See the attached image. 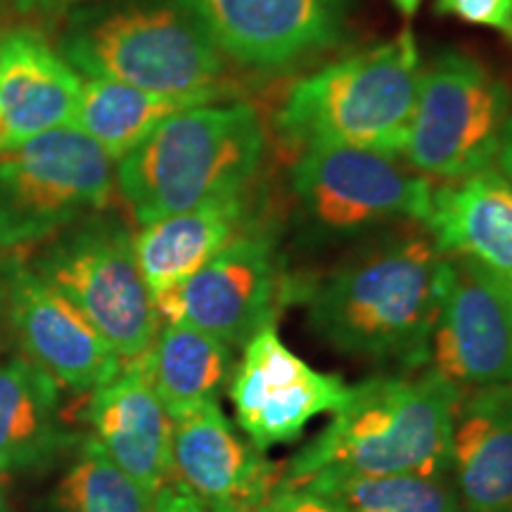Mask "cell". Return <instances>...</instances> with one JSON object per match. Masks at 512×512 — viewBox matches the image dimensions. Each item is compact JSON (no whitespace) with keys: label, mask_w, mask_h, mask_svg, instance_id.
<instances>
[{"label":"cell","mask_w":512,"mask_h":512,"mask_svg":"<svg viewBox=\"0 0 512 512\" xmlns=\"http://www.w3.org/2000/svg\"><path fill=\"white\" fill-rule=\"evenodd\" d=\"M448 256L427 228L406 223L351 249L339 264L299 285L311 330L342 354L403 373L430 361Z\"/></svg>","instance_id":"1"},{"label":"cell","mask_w":512,"mask_h":512,"mask_svg":"<svg viewBox=\"0 0 512 512\" xmlns=\"http://www.w3.org/2000/svg\"><path fill=\"white\" fill-rule=\"evenodd\" d=\"M460 396L463 389L432 368L368 377L351 387L330 425L290 460L280 482L451 472Z\"/></svg>","instance_id":"2"},{"label":"cell","mask_w":512,"mask_h":512,"mask_svg":"<svg viewBox=\"0 0 512 512\" xmlns=\"http://www.w3.org/2000/svg\"><path fill=\"white\" fill-rule=\"evenodd\" d=\"M264 147V126L247 102L188 107L119 159L117 183L136 221L147 226L211 197L245 192Z\"/></svg>","instance_id":"3"},{"label":"cell","mask_w":512,"mask_h":512,"mask_svg":"<svg viewBox=\"0 0 512 512\" xmlns=\"http://www.w3.org/2000/svg\"><path fill=\"white\" fill-rule=\"evenodd\" d=\"M413 31L337 60L297 81L275 126L285 140L309 147H358L401 157L420 88Z\"/></svg>","instance_id":"4"},{"label":"cell","mask_w":512,"mask_h":512,"mask_svg":"<svg viewBox=\"0 0 512 512\" xmlns=\"http://www.w3.org/2000/svg\"><path fill=\"white\" fill-rule=\"evenodd\" d=\"M67 60L91 79H112L207 105L223 98L221 50L200 19L176 5H128L91 19L67 43Z\"/></svg>","instance_id":"5"},{"label":"cell","mask_w":512,"mask_h":512,"mask_svg":"<svg viewBox=\"0 0 512 512\" xmlns=\"http://www.w3.org/2000/svg\"><path fill=\"white\" fill-rule=\"evenodd\" d=\"M512 121V93L477 57L444 50L420 76L403 155L427 178L494 169Z\"/></svg>","instance_id":"6"},{"label":"cell","mask_w":512,"mask_h":512,"mask_svg":"<svg viewBox=\"0 0 512 512\" xmlns=\"http://www.w3.org/2000/svg\"><path fill=\"white\" fill-rule=\"evenodd\" d=\"M432 181L399 157L358 147H309L292 166L304 238L344 242L389 223H425Z\"/></svg>","instance_id":"7"},{"label":"cell","mask_w":512,"mask_h":512,"mask_svg":"<svg viewBox=\"0 0 512 512\" xmlns=\"http://www.w3.org/2000/svg\"><path fill=\"white\" fill-rule=\"evenodd\" d=\"M110 197L112 159L79 128H55L0 152V252L46 240Z\"/></svg>","instance_id":"8"},{"label":"cell","mask_w":512,"mask_h":512,"mask_svg":"<svg viewBox=\"0 0 512 512\" xmlns=\"http://www.w3.org/2000/svg\"><path fill=\"white\" fill-rule=\"evenodd\" d=\"M36 273L91 320L126 361L155 344L162 320L121 223H83L43 254Z\"/></svg>","instance_id":"9"},{"label":"cell","mask_w":512,"mask_h":512,"mask_svg":"<svg viewBox=\"0 0 512 512\" xmlns=\"http://www.w3.org/2000/svg\"><path fill=\"white\" fill-rule=\"evenodd\" d=\"M280 287L273 235L247 223L192 278L157 294L155 309L166 325H190L235 349L273 325Z\"/></svg>","instance_id":"10"},{"label":"cell","mask_w":512,"mask_h":512,"mask_svg":"<svg viewBox=\"0 0 512 512\" xmlns=\"http://www.w3.org/2000/svg\"><path fill=\"white\" fill-rule=\"evenodd\" d=\"M430 361L463 392L512 384V285L477 261L448 256Z\"/></svg>","instance_id":"11"},{"label":"cell","mask_w":512,"mask_h":512,"mask_svg":"<svg viewBox=\"0 0 512 512\" xmlns=\"http://www.w3.org/2000/svg\"><path fill=\"white\" fill-rule=\"evenodd\" d=\"M349 392L342 377L311 368L294 354L275 325L242 347V361L230 380L240 430L264 453L297 441L318 415L339 411Z\"/></svg>","instance_id":"12"},{"label":"cell","mask_w":512,"mask_h":512,"mask_svg":"<svg viewBox=\"0 0 512 512\" xmlns=\"http://www.w3.org/2000/svg\"><path fill=\"white\" fill-rule=\"evenodd\" d=\"M221 53L256 72H285L337 48L347 0H181Z\"/></svg>","instance_id":"13"},{"label":"cell","mask_w":512,"mask_h":512,"mask_svg":"<svg viewBox=\"0 0 512 512\" xmlns=\"http://www.w3.org/2000/svg\"><path fill=\"white\" fill-rule=\"evenodd\" d=\"M278 467L207 401L174 418V475L204 512H256L271 496Z\"/></svg>","instance_id":"14"},{"label":"cell","mask_w":512,"mask_h":512,"mask_svg":"<svg viewBox=\"0 0 512 512\" xmlns=\"http://www.w3.org/2000/svg\"><path fill=\"white\" fill-rule=\"evenodd\" d=\"M8 306L24 351L64 387L95 392L124 368L91 320L29 268L10 273Z\"/></svg>","instance_id":"15"},{"label":"cell","mask_w":512,"mask_h":512,"mask_svg":"<svg viewBox=\"0 0 512 512\" xmlns=\"http://www.w3.org/2000/svg\"><path fill=\"white\" fill-rule=\"evenodd\" d=\"M93 437L128 477L152 498L174 475V420L166 413L150 373V358L126 368L95 389L88 403Z\"/></svg>","instance_id":"16"},{"label":"cell","mask_w":512,"mask_h":512,"mask_svg":"<svg viewBox=\"0 0 512 512\" xmlns=\"http://www.w3.org/2000/svg\"><path fill=\"white\" fill-rule=\"evenodd\" d=\"M76 69L41 36L17 31L0 43V152L72 126L81 95Z\"/></svg>","instance_id":"17"},{"label":"cell","mask_w":512,"mask_h":512,"mask_svg":"<svg viewBox=\"0 0 512 512\" xmlns=\"http://www.w3.org/2000/svg\"><path fill=\"white\" fill-rule=\"evenodd\" d=\"M451 479L463 512H512V384L460 396Z\"/></svg>","instance_id":"18"},{"label":"cell","mask_w":512,"mask_h":512,"mask_svg":"<svg viewBox=\"0 0 512 512\" xmlns=\"http://www.w3.org/2000/svg\"><path fill=\"white\" fill-rule=\"evenodd\" d=\"M425 228L441 254L477 261L512 285V183L501 171L441 183Z\"/></svg>","instance_id":"19"},{"label":"cell","mask_w":512,"mask_h":512,"mask_svg":"<svg viewBox=\"0 0 512 512\" xmlns=\"http://www.w3.org/2000/svg\"><path fill=\"white\" fill-rule=\"evenodd\" d=\"M245 226V192L211 197L143 226L133 247L152 299L192 278Z\"/></svg>","instance_id":"20"},{"label":"cell","mask_w":512,"mask_h":512,"mask_svg":"<svg viewBox=\"0 0 512 512\" xmlns=\"http://www.w3.org/2000/svg\"><path fill=\"white\" fill-rule=\"evenodd\" d=\"M60 399V382L31 358L0 361V472L48 465L72 448Z\"/></svg>","instance_id":"21"},{"label":"cell","mask_w":512,"mask_h":512,"mask_svg":"<svg viewBox=\"0 0 512 512\" xmlns=\"http://www.w3.org/2000/svg\"><path fill=\"white\" fill-rule=\"evenodd\" d=\"M155 389L171 420L219 401L235 373L233 347L190 325H166L147 349Z\"/></svg>","instance_id":"22"},{"label":"cell","mask_w":512,"mask_h":512,"mask_svg":"<svg viewBox=\"0 0 512 512\" xmlns=\"http://www.w3.org/2000/svg\"><path fill=\"white\" fill-rule=\"evenodd\" d=\"M197 105L204 102L140 91L112 79H88L81 83L72 126L95 140L114 162L136 150L171 114Z\"/></svg>","instance_id":"23"},{"label":"cell","mask_w":512,"mask_h":512,"mask_svg":"<svg viewBox=\"0 0 512 512\" xmlns=\"http://www.w3.org/2000/svg\"><path fill=\"white\" fill-rule=\"evenodd\" d=\"M152 501L155 498L107 456L98 439L76 437L46 512H150Z\"/></svg>","instance_id":"24"},{"label":"cell","mask_w":512,"mask_h":512,"mask_svg":"<svg viewBox=\"0 0 512 512\" xmlns=\"http://www.w3.org/2000/svg\"><path fill=\"white\" fill-rule=\"evenodd\" d=\"M304 486L328 496L342 512H463L451 472H444V475L320 477L311 479Z\"/></svg>","instance_id":"25"},{"label":"cell","mask_w":512,"mask_h":512,"mask_svg":"<svg viewBox=\"0 0 512 512\" xmlns=\"http://www.w3.org/2000/svg\"><path fill=\"white\" fill-rule=\"evenodd\" d=\"M434 12L477 27L498 29L512 38V0H434Z\"/></svg>","instance_id":"26"},{"label":"cell","mask_w":512,"mask_h":512,"mask_svg":"<svg viewBox=\"0 0 512 512\" xmlns=\"http://www.w3.org/2000/svg\"><path fill=\"white\" fill-rule=\"evenodd\" d=\"M256 512H342L328 496L304 484H280Z\"/></svg>","instance_id":"27"},{"label":"cell","mask_w":512,"mask_h":512,"mask_svg":"<svg viewBox=\"0 0 512 512\" xmlns=\"http://www.w3.org/2000/svg\"><path fill=\"white\" fill-rule=\"evenodd\" d=\"M150 512H204L197 498L181 482H169L157 491Z\"/></svg>","instance_id":"28"},{"label":"cell","mask_w":512,"mask_h":512,"mask_svg":"<svg viewBox=\"0 0 512 512\" xmlns=\"http://www.w3.org/2000/svg\"><path fill=\"white\" fill-rule=\"evenodd\" d=\"M498 166H501V174L512 183V121L508 126V133H505L501 155H498Z\"/></svg>","instance_id":"29"},{"label":"cell","mask_w":512,"mask_h":512,"mask_svg":"<svg viewBox=\"0 0 512 512\" xmlns=\"http://www.w3.org/2000/svg\"><path fill=\"white\" fill-rule=\"evenodd\" d=\"M420 3H422V0H394L396 10H399L403 17H413L415 12H418Z\"/></svg>","instance_id":"30"},{"label":"cell","mask_w":512,"mask_h":512,"mask_svg":"<svg viewBox=\"0 0 512 512\" xmlns=\"http://www.w3.org/2000/svg\"><path fill=\"white\" fill-rule=\"evenodd\" d=\"M0 512H12L10 501H8V494H5L3 484H0Z\"/></svg>","instance_id":"31"},{"label":"cell","mask_w":512,"mask_h":512,"mask_svg":"<svg viewBox=\"0 0 512 512\" xmlns=\"http://www.w3.org/2000/svg\"><path fill=\"white\" fill-rule=\"evenodd\" d=\"M17 3H22V5H55V3H62V0H17Z\"/></svg>","instance_id":"32"}]
</instances>
